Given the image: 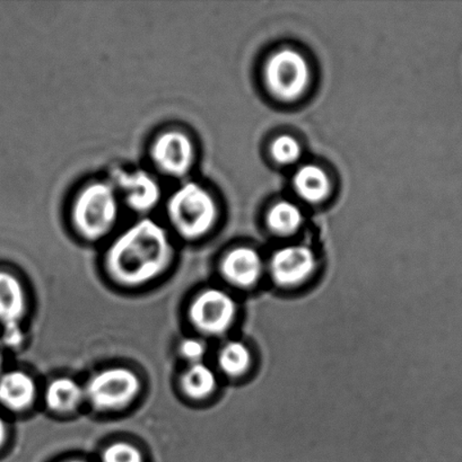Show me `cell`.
<instances>
[{"label":"cell","mask_w":462,"mask_h":462,"mask_svg":"<svg viewBox=\"0 0 462 462\" xmlns=\"http://www.w3.org/2000/svg\"><path fill=\"white\" fill-rule=\"evenodd\" d=\"M169 235L160 224L144 218L118 236L108 247V274L126 287H139L165 273L174 260Z\"/></svg>","instance_id":"obj_1"},{"label":"cell","mask_w":462,"mask_h":462,"mask_svg":"<svg viewBox=\"0 0 462 462\" xmlns=\"http://www.w3.org/2000/svg\"><path fill=\"white\" fill-rule=\"evenodd\" d=\"M120 214V197L108 180L90 183L77 194L71 221L81 237L95 242L115 228Z\"/></svg>","instance_id":"obj_2"},{"label":"cell","mask_w":462,"mask_h":462,"mask_svg":"<svg viewBox=\"0 0 462 462\" xmlns=\"http://www.w3.org/2000/svg\"><path fill=\"white\" fill-rule=\"evenodd\" d=\"M166 214L181 237L194 240L214 227L219 208L207 189L196 182H187L172 193L166 203Z\"/></svg>","instance_id":"obj_3"},{"label":"cell","mask_w":462,"mask_h":462,"mask_svg":"<svg viewBox=\"0 0 462 462\" xmlns=\"http://www.w3.org/2000/svg\"><path fill=\"white\" fill-rule=\"evenodd\" d=\"M138 375L126 368H111L101 371L90 379L84 389L94 409L116 411L129 405L140 392Z\"/></svg>","instance_id":"obj_4"},{"label":"cell","mask_w":462,"mask_h":462,"mask_svg":"<svg viewBox=\"0 0 462 462\" xmlns=\"http://www.w3.org/2000/svg\"><path fill=\"white\" fill-rule=\"evenodd\" d=\"M267 88L282 101H296L306 93L310 69L306 58L291 49H283L269 58L265 68Z\"/></svg>","instance_id":"obj_5"},{"label":"cell","mask_w":462,"mask_h":462,"mask_svg":"<svg viewBox=\"0 0 462 462\" xmlns=\"http://www.w3.org/2000/svg\"><path fill=\"white\" fill-rule=\"evenodd\" d=\"M237 303L230 294L220 289H207L192 302L189 319L202 333L221 335L233 324Z\"/></svg>","instance_id":"obj_6"},{"label":"cell","mask_w":462,"mask_h":462,"mask_svg":"<svg viewBox=\"0 0 462 462\" xmlns=\"http://www.w3.org/2000/svg\"><path fill=\"white\" fill-rule=\"evenodd\" d=\"M120 199L130 210L146 214L158 205L162 198L160 184L152 174L144 170L128 171L116 167L108 179Z\"/></svg>","instance_id":"obj_7"},{"label":"cell","mask_w":462,"mask_h":462,"mask_svg":"<svg viewBox=\"0 0 462 462\" xmlns=\"http://www.w3.org/2000/svg\"><path fill=\"white\" fill-rule=\"evenodd\" d=\"M151 158L161 173L171 178H184L192 170L194 162L193 140L183 131H165L154 140Z\"/></svg>","instance_id":"obj_8"},{"label":"cell","mask_w":462,"mask_h":462,"mask_svg":"<svg viewBox=\"0 0 462 462\" xmlns=\"http://www.w3.org/2000/svg\"><path fill=\"white\" fill-rule=\"evenodd\" d=\"M26 314V294L21 281L0 270V325L5 344L18 347L24 341L21 324Z\"/></svg>","instance_id":"obj_9"},{"label":"cell","mask_w":462,"mask_h":462,"mask_svg":"<svg viewBox=\"0 0 462 462\" xmlns=\"http://www.w3.org/2000/svg\"><path fill=\"white\" fill-rule=\"evenodd\" d=\"M316 266L315 253L309 247L296 245L276 252L270 271L274 280L284 287H293L306 281Z\"/></svg>","instance_id":"obj_10"},{"label":"cell","mask_w":462,"mask_h":462,"mask_svg":"<svg viewBox=\"0 0 462 462\" xmlns=\"http://www.w3.org/2000/svg\"><path fill=\"white\" fill-rule=\"evenodd\" d=\"M221 270L229 282L248 288L260 279L262 260L255 249L238 247L226 254L222 261Z\"/></svg>","instance_id":"obj_11"},{"label":"cell","mask_w":462,"mask_h":462,"mask_svg":"<svg viewBox=\"0 0 462 462\" xmlns=\"http://www.w3.org/2000/svg\"><path fill=\"white\" fill-rule=\"evenodd\" d=\"M36 397L34 379L24 371L14 370L0 375V404L13 411H23Z\"/></svg>","instance_id":"obj_12"},{"label":"cell","mask_w":462,"mask_h":462,"mask_svg":"<svg viewBox=\"0 0 462 462\" xmlns=\"http://www.w3.org/2000/svg\"><path fill=\"white\" fill-rule=\"evenodd\" d=\"M297 196L309 203H319L327 198L330 191L328 175L316 165H305L298 169L293 178Z\"/></svg>","instance_id":"obj_13"},{"label":"cell","mask_w":462,"mask_h":462,"mask_svg":"<svg viewBox=\"0 0 462 462\" xmlns=\"http://www.w3.org/2000/svg\"><path fill=\"white\" fill-rule=\"evenodd\" d=\"M85 397L84 389L74 379L62 377L54 379L45 393V402L56 413H70L79 407Z\"/></svg>","instance_id":"obj_14"},{"label":"cell","mask_w":462,"mask_h":462,"mask_svg":"<svg viewBox=\"0 0 462 462\" xmlns=\"http://www.w3.org/2000/svg\"><path fill=\"white\" fill-rule=\"evenodd\" d=\"M216 386L214 371L203 362L190 365L181 377V388L185 395L193 400H203L211 396Z\"/></svg>","instance_id":"obj_15"},{"label":"cell","mask_w":462,"mask_h":462,"mask_svg":"<svg viewBox=\"0 0 462 462\" xmlns=\"http://www.w3.org/2000/svg\"><path fill=\"white\" fill-rule=\"evenodd\" d=\"M267 223L275 234L288 236L301 228L303 214L300 208L294 203L280 201L269 210Z\"/></svg>","instance_id":"obj_16"},{"label":"cell","mask_w":462,"mask_h":462,"mask_svg":"<svg viewBox=\"0 0 462 462\" xmlns=\"http://www.w3.org/2000/svg\"><path fill=\"white\" fill-rule=\"evenodd\" d=\"M222 371L231 377H239L251 365V353L241 342H230L222 348L219 356Z\"/></svg>","instance_id":"obj_17"},{"label":"cell","mask_w":462,"mask_h":462,"mask_svg":"<svg viewBox=\"0 0 462 462\" xmlns=\"http://www.w3.org/2000/svg\"><path fill=\"white\" fill-rule=\"evenodd\" d=\"M301 146L291 135H280L271 144V155L280 165H292L300 160Z\"/></svg>","instance_id":"obj_18"},{"label":"cell","mask_w":462,"mask_h":462,"mask_svg":"<svg viewBox=\"0 0 462 462\" xmlns=\"http://www.w3.org/2000/svg\"><path fill=\"white\" fill-rule=\"evenodd\" d=\"M102 462H145L142 452L130 443L117 442L102 454Z\"/></svg>","instance_id":"obj_19"},{"label":"cell","mask_w":462,"mask_h":462,"mask_svg":"<svg viewBox=\"0 0 462 462\" xmlns=\"http://www.w3.org/2000/svg\"><path fill=\"white\" fill-rule=\"evenodd\" d=\"M181 356L193 364L202 362L203 357L206 355L205 343L198 338L184 339L180 344Z\"/></svg>","instance_id":"obj_20"},{"label":"cell","mask_w":462,"mask_h":462,"mask_svg":"<svg viewBox=\"0 0 462 462\" xmlns=\"http://www.w3.org/2000/svg\"><path fill=\"white\" fill-rule=\"evenodd\" d=\"M8 438V428L6 422L3 419V416L0 415V449L5 446Z\"/></svg>","instance_id":"obj_21"},{"label":"cell","mask_w":462,"mask_h":462,"mask_svg":"<svg viewBox=\"0 0 462 462\" xmlns=\"http://www.w3.org/2000/svg\"><path fill=\"white\" fill-rule=\"evenodd\" d=\"M2 368H3V356H2V353H0V371H2Z\"/></svg>","instance_id":"obj_22"},{"label":"cell","mask_w":462,"mask_h":462,"mask_svg":"<svg viewBox=\"0 0 462 462\" xmlns=\"http://www.w3.org/2000/svg\"><path fill=\"white\" fill-rule=\"evenodd\" d=\"M66 462H88V461H84V460H68Z\"/></svg>","instance_id":"obj_23"}]
</instances>
